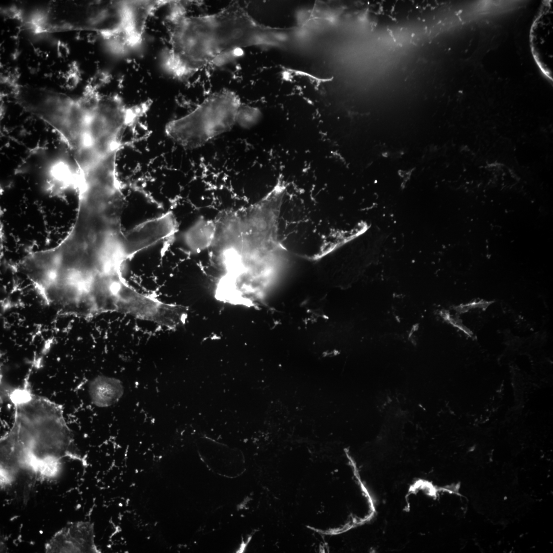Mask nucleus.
I'll list each match as a JSON object with an SVG mask.
<instances>
[{"instance_id": "1", "label": "nucleus", "mask_w": 553, "mask_h": 553, "mask_svg": "<svg viewBox=\"0 0 553 553\" xmlns=\"http://www.w3.org/2000/svg\"><path fill=\"white\" fill-rule=\"evenodd\" d=\"M150 101L129 104L93 87L74 98L57 94L40 108L37 117L63 139L76 165L77 182L105 185L118 180L116 161L125 133L147 113Z\"/></svg>"}, {"instance_id": "2", "label": "nucleus", "mask_w": 553, "mask_h": 553, "mask_svg": "<svg viewBox=\"0 0 553 553\" xmlns=\"http://www.w3.org/2000/svg\"><path fill=\"white\" fill-rule=\"evenodd\" d=\"M166 21L168 42L164 66L176 77L197 72L235 50L284 48L291 38L287 29L258 23L239 2L204 15L189 16L184 6H173Z\"/></svg>"}, {"instance_id": "3", "label": "nucleus", "mask_w": 553, "mask_h": 553, "mask_svg": "<svg viewBox=\"0 0 553 553\" xmlns=\"http://www.w3.org/2000/svg\"><path fill=\"white\" fill-rule=\"evenodd\" d=\"M280 213L275 204L259 200L219 214L209 249L226 271L221 280L236 289L267 287L286 250L279 239Z\"/></svg>"}, {"instance_id": "4", "label": "nucleus", "mask_w": 553, "mask_h": 553, "mask_svg": "<svg viewBox=\"0 0 553 553\" xmlns=\"http://www.w3.org/2000/svg\"><path fill=\"white\" fill-rule=\"evenodd\" d=\"M15 417L8 438L21 461L40 471L55 469L72 441L60 408L20 391L14 395Z\"/></svg>"}, {"instance_id": "5", "label": "nucleus", "mask_w": 553, "mask_h": 553, "mask_svg": "<svg viewBox=\"0 0 553 553\" xmlns=\"http://www.w3.org/2000/svg\"><path fill=\"white\" fill-rule=\"evenodd\" d=\"M241 104L235 92L220 90L207 97L190 113L169 122L165 133L185 149L199 148L232 129Z\"/></svg>"}, {"instance_id": "6", "label": "nucleus", "mask_w": 553, "mask_h": 553, "mask_svg": "<svg viewBox=\"0 0 553 553\" xmlns=\"http://www.w3.org/2000/svg\"><path fill=\"white\" fill-rule=\"evenodd\" d=\"M178 224L172 213L143 222L118 237L119 254L125 259L174 236Z\"/></svg>"}, {"instance_id": "7", "label": "nucleus", "mask_w": 553, "mask_h": 553, "mask_svg": "<svg viewBox=\"0 0 553 553\" xmlns=\"http://www.w3.org/2000/svg\"><path fill=\"white\" fill-rule=\"evenodd\" d=\"M92 526L78 522L63 528L48 543L47 552H83L94 550Z\"/></svg>"}, {"instance_id": "8", "label": "nucleus", "mask_w": 553, "mask_h": 553, "mask_svg": "<svg viewBox=\"0 0 553 553\" xmlns=\"http://www.w3.org/2000/svg\"><path fill=\"white\" fill-rule=\"evenodd\" d=\"M216 232L215 219L201 217L184 231L182 240L189 251L199 253L209 249L214 242Z\"/></svg>"}, {"instance_id": "9", "label": "nucleus", "mask_w": 553, "mask_h": 553, "mask_svg": "<svg viewBox=\"0 0 553 553\" xmlns=\"http://www.w3.org/2000/svg\"><path fill=\"white\" fill-rule=\"evenodd\" d=\"M123 392L122 382L114 377L98 376L89 386L92 401L99 407H108L116 403L121 399Z\"/></svg>"}, {"instance_id": "10", "label": "nucleus", "mask_w": 553, "mask_h": 553, "mask_svg": "<svg viewBox=\"0 0 553 553\" xmlns=\"http://www.w3.org/2000/svg\"><path fill=\"white\" fill-rule=\"evenodd\" d=\"M261 118L262 113L258 108L241 104L236 116V125L249 129L256 125Z\"/></svg>"}]
</instances>
